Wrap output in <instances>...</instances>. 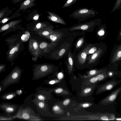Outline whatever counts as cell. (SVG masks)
<instances>
[{"mask_svg":"<svg viewBox=\"0 0 121 121\" xmlns=\"http://www.w3.org/2000/svg\"><path fill=\"white\" fill-rule=\"evenodd\" d=\"M81 34L79 31L71 32L66 37L58 42L51 55V57L55 60L66 57L71 48L73 43Z\"/></svg>","mask_w":121,"mask_h":121,"instance_id":"6da1fadb","label":"cell"},{"mask_svg":"<svg viewBox=\"0 0 121 121\" xmlns=\"http://www.w3.org/2000/svg\"><path fill=\"white\" fill-rule=\"evenodd\" d=\"M107 46L104 43L100 42V46L94 53L88 55L85 67H92L97 65L106 53Z\"/></svg>","mask_w":121,"mask_h":121,"instance_id":"7a4b0ae2","label":"cell"},{"mask_svg":"<svg viewBox=\"0 0 121 121\" xmlns=\"http://www.w3.org/2000/svg\"><path fill=\"white\" fill-rule=\"evenodd\" d=\"M100 22L98 19H95L84 23H78L68 28V29L70 32L78 30L91 32L94 31L96 26L100 24Z\"/></svg>","mask_w":121,"mask_h":121,"instance_id":"3957f363","label":"cell"},{"mask_svg":"<svg viewBox=\"0 0 121 121\" xmlns=\"http://www.w3.org/2000/svg\"><path fill=\"white\" fill-rule=\"evenodd\" d=\"M121 62V43L114 46L111 52L108 67L118 69Z\"/></svg>","mask_w":121,"mask_h":121,"instance_id":"277c9868","label":"cell"},{"mask_svg":"<svg viewBox=\"0 0 121 121\" xmlns=\"http://www.w3.org/2000/svg\"><path fill=\"white\" fill-rule=\"evenodd\" d=\"M95 12L94 9L83 8L76 10L69 16L80 22H83L95 16Z\"/></svg>","mask_w":121,"mask_h":121,"instance_id":"5b68a950","label":"cell"},{"mask_svg":"<svg viewBox=\"0 0 121 121\" xmlns=\"http://www.w3.org/2000/svg\"><path fill=\"white\" fill-rule=\"evenodd\" d=\"M92 44L87 43L84 45L80 51L76 53L74 58V64L77 67H85V63L88 55L87 51Z\"/></svg>","mask_w":121,"mask_h":121,"instance_id":"8992f818","label":"cell"},{"mask_svg":"<svg viewBox=\"0 0 121 121\" xmlns=\"http://www.w3.org/2000/svg\"><path fill=\"white\" fill-rule=\"evenodd\" d=\"M54 32L46 38L51 41V43H57L66 37L71 32H69L68 28H62L56 29Z\"/></svg>","mask_w":121,"mask_h":121,"instance_id":"52a82bcc","label":"cell"},{"mask_svg":"<svg viewBox=\"0 0 121 121\" xmlns=\"http://www.w3.org/2000/svg\"><path fill=\"white\" fill-rule=\"evenodd\" d=\"M121 93V85L103 99L101 104L105 106L113 104Z\"/></svg>","mask_w":121,"mask_h":121,"instance_id":"ba28073f","label":"cell"},{"mask_svg":"<svg viewBox=\"0 0 121 121\" xmlns=\"http://www.w3.org/2000/svg\"><path fill=\"white\" fill-rule=\"evenodd\" d=\"M121 83V79L118 80L116 79L112 78L106 81L101 85L99 89V93L110 91Z\"/></svg>","mask_w":121,"mask_h":121,"instance_id":"9c48e42d","label":"cell"},{"mask_svg":"<svg viewBox=\"0 0 121 121\" xmlns=\"http://www.w3.org/2000/svg\"><path fill=\"white\" fill-rule=\"evenodd\" d=\"M86 43L85 31H82L81 34L78 36V38L75 42L73 51L76 52L79 51L84 45Z\"/></svg>","mask_w":121,"mask_h":121,"instance_id":"30bf717a","label":"cell"},{"mask_svg":"<svg viewBox=\"0 0 121 121\" xmlns=\"http://www.w3.org/2000/svg\"><path fill=\"white\" fill-rule=\"evenodd\" d=\"M76 53L74 51L73 52H72L71 48L66 57L65 62L67 68L69 71H72L74 65V58Z\"/></svg>","mask_w":121,"mask_h":121,"instance_id":"8fae6325","label":"cell"},{"mask_svg":"<svg viewBox=\"0 0 121 121\" xmlns=\"http://www.w3.org/2000/svg\"><path fill=\"white\" fill-rule=\"evenodd\" d=\"M29 49L32 54L38 56L39 54L40 51L39 45L38 43L35 39H31L29 44Z\"/></svg>","mask_w":121,"mask_h":121,"instance_id":"7c38bea8","label":"cell"},{"mask_svg":"<svg viewBox=\"0 0 121 121\" xmlns=\"http://www.w3.org/2000/svg\"><path fill=\"white\" fill-rule=\"evenodd\" d=\"M47 13L49 15L48 17L51 21L55 23H60L66 25V23L64 20L59 15L54 13L48 12Z\"/></svg>","mask_w":121,"mask_h":121,"instance_id":"4fadbf2b","label":"cell"},{"mask_svg":"<svg viewBox=\"0 0 121 121\" xmlns=\"http://www.w3.org/2000/svg\"><path fill=\"white\" fill-rule=\"evenodd\" d=\"M54 28L53 25L48 26L39 30L38 34L41 36L46 38L54 32Z\"/></svg>","mask_w":121,"mask_h":121,"instance_id":"5bb4252c","label":"cell"},{"mask_svg":"<svg viewBox=\"0 0 121 121\" xmlns=\"http://www.w3.org/2000/svg\"><path fill=\"white\" fill-rule=\"evenodd\" d=\"M107 30L105 25H99L96 32V36L99 39H104L106 37L107 34Z\"/></svg>","mask_w":121,"mask_h":121,"instance_id":"9a60e30c","label":"cell"},{"mask_svg":"<svg viewBox=\"0 0 121 121\" xmlns=\"http://www.w3.org/2000/svg\"><path fill=\"white\" fill-rule=\"evenodd\" d=\"M36 0H26L21 4L18 11L25 10L29 8H30L34 6L33 2Z\"/></svg>","mask_w":121,"mask_h":121,"instance_id":"2e32d148","label":"cell"},{"mask_svg":"<svg viewBox=\"0 0 121 121\" xmlns=\"http://www.w3.org/2000/svg\"><path fill=\"white\" fill-rule=\"evenodd\" d=\"M22 20L20 19L16 21H13L3 26L0 28V33L5 30H8L13 27L19 23Z\"/></svg>","mask_w":121,"mask_h":121,"instance_id":"e0dca14e","label":"cell"},{"mask_svg":"<svg viewBox=\"0 0 121 121\" xmlns=\"http://www.w3.org/2000/svg\"><path fill=\"white\" fill-rule=\"evenodd\" d=\"M119 71L118 69H113L108 67L107 70L108 78H114L117 76Z\"/></svg>","mask_w":121,"mask_h":121,"instance_id":"ac0fdd59","label":"cell"},{"mask_svg":"<svg viewBox=\"0 0 121 121\" xmlns=\"http://www.w3.org/2000/svg\"><path fill=\"white\" fill-rule=\"evenodd\" d=\"M20 45V43L17 44L10 50L8 54V58L9 59H11L12 58L16 53L18 51Z\"/></svg>","mask_w":121,"mask_h":121,"instance_id":"d6986e66","label":"cell"},{"mask_svg":"<svg viewBox=\"0 0 121 121\" xmlns=\"http://www.w3.org/2000/svg\"><path fill=\"white\" fill-rule=\"evenodd\" d=\"M100 43V42L92 44L87 50V53L88 55L92 54L96 52L99 47Z\"/></svg>","mask_w":121,"mask_h":121,"instance_id":"ffe728a7","label":"cell"},{"mask_svg":"<svg viewBox=\"0 0 121 121\" xmlns=\"http://www.w3.org/2000/svg\"><path fill=\"white\" fill-rule=\"evenodd\" d=\"M96 77L98 81L105 80L108 78L107 71L97 74Z\"/></svg>","mask_w":121,"mask_h":121,"instance_id":"44dd1931","label":"cell"},{"mask_svg":"<svg viewBox=\"0 0 121 121\" xmlns=\"http://www.w3.org/2000/svg\"><path fill=\"white\" fill-rule=\"evenodd\" d=\"M47 26V24L46 23L39 22L36 24L33 29L35 31H39Z\"/></svg>","mask_w":121,"mask_h":121,"instance_id":"7402d4cb","label":"cell"},{"mask_svg":"<svg viewBox=\"0 0 121 121\" xmlns=\"http://www.w3.org/2000/svg\"><path fill=\"white\" fill-rule=\"evenodd\" d=\"M78 0H68L62 8H68L76 2Z\"/></svg>","mask_w":121,"mask_h":121,"instance_id":"603a6c76","label":"cell"},{"mask_svg":"<svg viewBox=\"0 0 121 121\" xmlns=\"http://www.w3.org/2000/svg\"><path fill=\"white\" fill-rule=\"evenodd\" d=\"M121 3V0H117L115 5L112 11V12H114V11L118 8L120 5Z\"/></svg>","mask_w":121,"mask_h":121,"instance_id":"cb8c5ba5","label":"cell"},{"mask_svg":"<svg viewBox=\"0 0 121 121\" xmlns=\"http://www.w3.org/2000/svg\"><path fill=\"white\" fill-rule=\"evenodd\" d=\"M117 39L118 41H120L121 40V28L118 32Z\"/></svg>","mask_w":121,"mask_h":121,"instance_id":"d4e9b609","label":"cell"},{"mask_svg":"<svg viewBox=\"0 0 121 121\" xmlns=\"http://www.w3.org/2000/svg\"><path fill=\"white\" fill-rule=\"evenodd\" d=\"M29 38V36L26 34L23 35L21 37V39L23 41H24L25 40H27V39H28Z\"/></svg>","mask_w":121,"mask_h":121,"instance_id":"484cf974","label":"cell"},{"mask_svg":"<svg viewBox=\"0 0 121 121\" xmlns=\"http://www.w3.org/2000/svg\"><path fill=\"white\" fill-rule=\"evenodd\" d=\"M22 116L23 118L25 119H28L29 118V115L26 113H23L22 115Z\"/></svg>","mask_w":121,"mask_h":121,"instance_id":"4316f807","label":"cell"},{"mask_svg":"<svg viewBox=\"0 0 121 121\" xmlns=\"http://www.w3.org/2000/svg\"><path fill=\"white\" fill-rule=\"evenodd\" d=\"M90 81L92 83H95L98 81L95 77L91 78L90 80Z\"/></svg>","mask_w":121,"mask_h":121,"instance_id":"83f0119b","label":"cell"},{"mask_svg":"<svg viewBox=\"0 0 121 121\" xmlns=\"http://www.w3.org/2000/svg\"><path fill=\"white\" fill-rule=\"evenodd\" d=\"M13 17H11L9 18H5L2 20L1 21V22L2 23H4L6 22L8 20L11 19V18H13Z\"/></svg>","mask_w":121,"mask_h":121,"instance_id":"f1b7e54d","label":"cell"},{"mask_svg":"<svg viewBox=\"0 0 121 121\" xmlns=\"http://www.w3.org/2000/svg\"><path fill=\"white\" fill-rule=\"evenodd\" d=\"M63 77V74L62 73L60 72L57 75V77L59 79H61Z\"/></svg>","mask_w":121,"mask_h":121,"instance_id":"f546056e","label":"cell"},{"mask_svg":"<svg viewBox=\"0 0 121 121\" xmlns=\"http://www.w3.org/2000/svg\"><path fill=\"white\" fill-rule=\"evenodd\" d=\"M18 76V74L17 72H14L13 73L12 75V77L13 79L16 78Z\"/></svg>","mask_w":121,"mask_h":121,"instance_id":"4dcf8cb0","label":"cell"},{"mask_svg":"<svg viewBox=\"0 0 121 121\" xmlns=\"http://www.w3.org/2000/svg\"><path fill=\"white\" fill-rule=\"evenodd\" d=\"M70 100L69 99H67L65 100L63 102V104L65 105H68L69 103Z\"/></svg>","mask_w":121,"mask_h":121,"instance_id":"1f68e13d","label":"cell"},{"mask_svg":"<svg viewBox=\"0 0 121 121\" xmlns=\"http://www.w3.org/2000/svg\"><path fill=\"white\" fill-rule=\"evenodd\" d=\"M63 89L61 88H59L55 90V92L57 93H59L62 92L63 91Z\"/></svg>","mask_w":121,"mask_h":121,"instance_id":"d6a6232c","label":"cell"},{"mask_svg":"<svg viewBox=\"0 0 121 121\" xmlns=\"http://www.w3.org/2000/svg\"><path fill=\"white\" fill-rule=\"evenodd\" d=\"M60 109V108L58 106H55L53 108V110L55 111L59 110Z\"/></svg>","mask_w":121,"mask_h":121,"instance_id":"836d02e7","label":"cell"},{"mask_svg":"<svg viewBox=\"0 0 121 121\" xmlns=\"http://www.w3.org/2000/svg\"><path fill=\"white\" fill-rule=\"evenodd\" d=\"M91 90V88H87L85 89L84 91V92L85 93H87L90 92Z\"/></svg>","mask_w":121,"mask_h":121,"instance_id":"e575fe53","label":"cell"},{"mask_svg":"<svg viewBox=\"0 0 121 121\" xmlns=\"http://www.w3.org/2000/svg\"><path fill=\"white\" fill-rule=\"evenodd\" d=\"M5 10H4L3 11L2 10L0 11V18H2L4 16V13L5 11Z\"/></svg>","mask_w":121,"mask_h":121,"instance_id":"d590c367","label":"cell"},{"mask_svg":"<svg viewBox=\"0 0 121 121\" xmlns=\"http://www.w3.org/2000/svg\"><path fill=\"white\" fill-rule=\"evenodd\" d=\"M13 109L10 108H7L6 109V111L8 112H11L13 111Z\"/></svg>","mask_w":121,"mask_h":121,"instance_id":"8d00e7d4","label":"cell"},{"mask_svg":"<svg viewBox=\"0 0 121 121\" xmlns=\"http://www.w3.org/2000/svg\"><path fill=\"white\" fill-rule=\"evenodd\" d=\"M39 106L40 108H43L44 107V104L42 102H39Z\"/></svg>","mask_w":121,"mask_h":121,"instance_id":"74e56055","label":"cell"},{"mask_svg":"<svg viewBox=\"0 0 121 121\" xmlns=\"http://www.w3.org/2000/svg\"><path fill=\"white\" fill-rule=\"evenodd\" d=\"M38 98L40 100H43L44 99V97L42 95H39L38 96Z\"/></svg>","mask_w":121,"mask_h":121,"instance_id":"f35d334b","label":"cell"},{"mask_svg":"<svg viewBox=\"0 0 121 121\" xmlns=\"http://www.w3.org/2000/svg\"><path fill=\"white\" fill-rule=\"evenodd\" d=\"M13 96V95H9L7 96L6 98L8 99H10L12 98Z\"/></svg>","mask_w":121,"mask_h":121,"instance_id":"ab89813d","label":"cell"},{"mask_svg":"<svg viewBox=\"0 0 121 121\" xmlns=\"http://www.w3.org/2000/svg\"><path fill=\"white\" fill-rule=\"evenodd\" d=\"M113 120H121V117H116Z\"/></svg>","mask_w":121,"mask_h":121,"instance_id":"60d3db41","label":"cell"},{"mask_svg":"<svg viewBox=\"0 0 121 121\" xmlns=\"http://www.w3.org/2000/svg\"><path fill=\"white\" fill-rule=\"evenodd\" d=\"M22 0H13L12 2L14 3H16Z\"/></svg>","mask_w":121,"mask_h":121,"instance_id":"b9f144b4","label":"cell"},{"mask_svg":"<svg viewBox=\"0 0 121 121\" xmlns=\"http://www.w3.org/2000/svg\"><path fill=\"white\" fill-rule=\"evenodd\" d=\"M117 77L121 78V70L120 71H119Z\"/></svg>","mask_w":121,"mask_h":121,"instance_id":"7bdbcfd3","label":"cell"},{"mask_svg":"<svg viewBox=\"0 0 121 121\" xmlns=\"http://www.w3.org/2000/svg\"><path fill=\"white\" fill-rule=\"evenodd\" d=\"M89 105L88 104H84L82 105V106L84 108H87L89 106Z\"/></svg>","mask_w":121,"mask_h":121,"instance_id":"ee69618b","label":"cell"},{"mask_svg":"<svg viewBox=\"0 0 121 121\" xmlns=\"http://www.w3.org/2000/svg\"><path fill=\"white\" fill-rule=\"evenodd\" d=\"M39 18V16L38 15L35 16L33 18V19L35 20H37Z\"/></svg>","mask_w":121,"mask_h":121,"instance_id":"f6af8a7d","label":"cell"},{"mask_svg":"<svg viewBox=\"0 0 121 121\" xmlns=\"http://www.w3.org/2000/svg\"><path fill=\"white\" fill-rule=\"evenodd\" d=\"M55 81L54 80L51 81L49 82V83L51 84H53L55 83Z\"/></svg>","mask_w":121,"mask_h":121,"instance_id":"bcb514c9","label":"cell"},{"mask_svg":"<svg viewBox=\"0 0 121 121\" xmlns=\"http://www.w3.org/2000/svg\"><path fill=\"white\" fill-rule=\"evenodd\" d=\"M22 93V91H17V93L18 94L20 95V94L21 93Z\"/></svg>","mask_w":121,"mask_h":121,"instance_id":"7dc6e473","label":"cell"},{"mask_svg":"<svg viewBox=\"0 0 121 121\" xmlns=\"http://www.w3.org/2000/svg\"><path fill=\"white\" fill-rule=\"evenodd\" d=\"M119 98L120 99H121V93L119 95Z\"/></svg>","mask_w":121,"mask_h":121,"instance_id":"c3c4849f","label":"cell"}]
</instances>
